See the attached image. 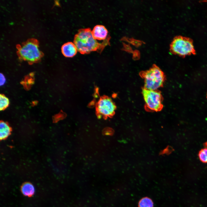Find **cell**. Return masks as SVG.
I'll return each mask as SVG.
<instances>
[{"label": "cell", "instance_id": "cell-1", "mask_svg": "<svg viewBox=\"0 0 207 207\" xmlns=\"http://www.w3.org/2000/svg\"><path fill=\"white\" fill-rule=\"evenodd\" d=\"M109 36L102 43H99L93 37L90 28L80 29L74 36V43L77 51L82 54L90 53L93 51L101 53L104 48L110 45Z\"/></svg>", "mask_w": 207, "mask_h": 207}, {"label": "cell", "instance_id": "cell-2", "mask_svg": "<svg viewBox=\"0 0 207 207\" xmlns=\"http://www.w3.org/2000/svg\"><path fill=\"white\" fill-rule=\"evenodd\" d=\"M16 47L19 58L30 64L39 62L43 55L39 49V42L35 39H29L21 45H18Z\"/></svg>", "mask_w": 207, "mask_h": 207}, {"label": "cell", "instance_id": "cell-3", "mask_svg": "<svg viewBox=\"0 0 207 207\" xmlns=\"http://www.w3.org/2000/svg\"><path fill=\"white\" fill-rule=\"evenodd\" d=\"M139 74L144 80L143 88L147 89L158 90L162 87L165 80L163 72L155 65L147 70L141 72Z\"/></svg>", "mask_w": 207, "mask_h": 207}, {"label": "cell", "instance_id": "cell-4", "mask_svg": "<svg viewBox=\"0 0 207 207\" xmlns=\"http://www.w3.org/2000/svg\"><path fill=\"white\" fill-rule=\"evenodd\" d=\"M170 51L172 53L183 57L196 54L192 40L181 36L173 39L170 45Z\"/></svg>", "mask_w": 207, "mask_h": 207}, {"label": "cell", "instance_id": "cell-5", "mask_svg": "<svg viewBox=\"0 0 207 207\" xmlns=\"http://www.w3.org/2000/svg\"><path fill=\"white\" fill-rule=\"evenodd\" d=\"M142 94L145 102V109L149 111L159 112L163 108V98L161 92L157 90L143 88Z\"/></svg>", "mask_w": 207, "mask_h": 207}, {"label": "cell", "instance_id": "cell-6", "mask_svg": "<svg viewBox=\"0 0 207 207\" xmlns=\"http://www.w3.org/2000/svg\"><path fill=\"white\" fill-rule=\"evenodd\" d=\"M116 106L111 98L106 96L100 97L96 105L97 114L99 117L106 118L112 116Z\"/></svg>", "mask_w": 207, "mask_h": 207}, {"label": "cell", "instance_id": "cell-7", "mask_svg": "<svg viewBox=\"0 0 207 207\" xmlns=\"http://www.w3.org/2000/svg\"><path fill=\"white\" fill-rule=\"evenodd\" d=\"M92 33L94 38L96 40H99L106 39L109 36H108V31L103 26L97 25L93 28Z\"/></svg>", "mask_w": 207, "mask_h": 207}, {"label": "cell", "instance_id": "cell-8", "mask_svg": "<svg viewBox=\"0 0 207 207\" xmlns=\"http://www.w3.org/2000/svg\"><path fill=\"white\" fill-rule=\"evenodd\" d=\"M62 52L66 57H71L74 56L77 53V48L74 43L68 42L64 43L61 47Z\"/></svg>", "mask_w": 207, "mask_h": 207}, {"label": "cell", "instance_id": "cell-9", "mask_svg": "<svg viewBox=\"0 0 207 207\" xmlns=\"http://www.w3.org/2000/svg\"><path fill=\"white\" fill-rule=\"evenodd\" d=\"M21 191L24 195L31 197L34 195L35 189L33 185L29 182L23 183L21 186Z\"/></svg>", "mask_w": 207, "mask_h": 207}, {"label": "cell", "instance_id": "cell-10", "mask_svg": "<svg viewBox=\"0 0 207 207\" xmlns=\"http://www.w3.org/2000/svg\"><path fill=\"white\" fill-rule=\"evenodd\" d=\"M12 129L8 124L3 121L0 123V139L1 140L7 138L10 134Z\"/></svg>", "mask_w": 207, "mask_h": 207}, {"label": "cell", "instance_id": "cell-11", "mask_svg": "<svg viewBox=\"0 0 207 207\" xmlns=\"http://www.w3.org/2000/svg\"><path fill=\"white\" fill-rule=\"evenodd\" d=\"M138 204L139 207H154L152 200L147 197H144L141 199Z\"/></svg>", "mask_w": 207, "mask_h": 207}, {"label": "cell", "instance_id": "cell-12", "mask_svg": "<svg viewBox=\"0 0 207 207\" xmlns=\"http://www.w3.org/2000/svg\"><path fill=\"white\" fill-rule=\"evenodd\" d=\"M9 99L4 94H1L0 96V110H4L9 106Z\"/></svg>", "mask_w": 207, "mask_h": 207}, {"label": "cell", "instance_id": "cell-13", "mask_svg": "<svg viewBox=\"0 0 207 207\" xmlns=\"http://www.w3.org/2000/svg\"><path fill=\"white\" fill-rule=\"evenodd\" d=\"M200 160L204 163H207V148L201 150L198 154Z\"/></svg>", "mask_w": 207, "mask_h": 207}, {"label": "cell", "instance_id": "cell-14", "mask_svg": "<svg viewBox=\"0 0 207 207\" xmlns=\"http://www.w3.org/2000/svg\"><path fill=\"white\" fill-rule=\"evenodd\" d=\"M6 79L4 75L2 74H0V85H3L5 82Z\"/></svg>", "mask_w": 207, "mask_h": 207}, {"label": "cell", "instance_id": "cell-15", "mask_svg": "<svg viewBox=\"0 0 207 207\" xmlns=\"http://www.w3.org/2000/svg\"><path fill=\"white\" fill-rule=\"evenodd\" d=\"M206 97H207V93Z\"/></svg>", "mask_w": 207, "mask_h": 207}]
</instances>
